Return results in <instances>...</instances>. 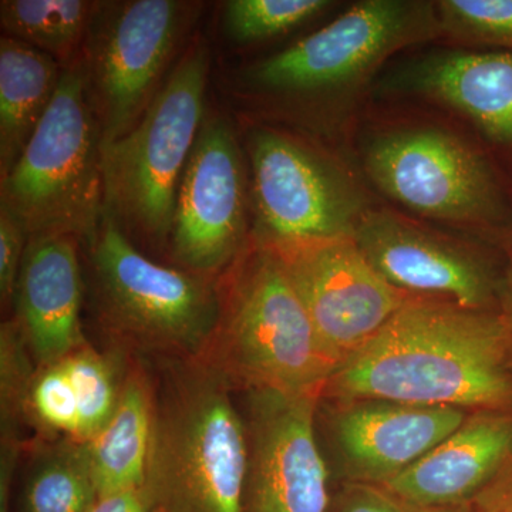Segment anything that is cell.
I'll list each match as a JSON object with an SVG mask.
<instances>
[{"mask_svg":"<svg viewBox=\"0 0 512 512\" xmlns=\"http://www.w3.org/2000/svg\"><path fill=\"white\" fill-rule=\"evenodd\" d=\"M511 460L512 409L476 410L383 487L414 508L468 504Z\"/></svg>","mask_w":512,"mask_h":512,"instance_id":"obj_17","label":"cell"},{"mask_svg":"<svg viewBox=\"0 0 512 512\" xmlns=\"http://www.w3.org/2000/svg\"><path fill=\"white\" fill-rule=\"evenodd\" d=\"M156 421V394L143 370L127 372L119 403L92 440L83 443L97 495L141 490Z\"/></svg>","mask_w":512,"mask_h":512,"instance_id":"obj_20","label":"cell"},{"mask_svg":"<svg viewBox=\"0 0 512 512\" xmlns=\"http://www.w3.org/2000/svg\"><path fill=\"white\" fill-rule=\"evenodd\" d=\"M79 238L29 237L15 298L16 319L36 366H46L86 345L82 330L83 281Z\"/></svg>","mask_w":512,"mask_h":512,"instance_id":"obj_16","label":"cell"},{"mask_svg":"<svg viewBox=\"0 0 512 512\" xmlns=\"http://www.w3.org/2000/svg\"><path fill=\"white\" fill-rule=\"evenodd\" d=\"M29 237H92L106 212L101 130L86 69L64 67L45 116L2 177V201Z\"/></svg>","mask_w":512,"mask_h":512,"instance_id":"obj_5","label":"cell"},{"mask_svg":"<svg viewBox=\"0 0 512 512\" xmlns=\"http://www.w3.org/2000/svg\"><path fill=\"white\" fill-rule=\"evenodd\" d=\"M467 410L394 400L335 402L332 433L349 483L386 485L446 440Z\"/></svg>","mask_w":512,"mask_h":512,"instance_id":"obj_15","label":"cell"},{"mask_svg":"<svg viewBox=\"0 0 512 512\" xmlns=\"http://www.w3.org/2000/svg\"><path fill=\"white\" fill-rule=\"evenodd\" d=\"M36 367L15 320L0 329V404H2V454H18V424L25 420V402Z\"/></svg>","mask_w":512,"mask_h":512,"instance_id":"obj_24","label":"cell"},{"mask_svg":"<svg viewBox=\"0 0 512 512\" xmlns=\"http://www.w3.org/2000/svg\"><path fill=\"white\" fill-rule=\"evenodd\" d=\"M414 512H474L471 503L450 505V507L414 508Z\"/></svg>","mask_w":512,"mask_h":512,"instance_id":"obj_32","label":"cell"},{"mask_svg":"<svg viewBox=\"0 0 512 512\" xmlns=\"http://www.w3.org/2000/svg\"><path fill=\"white\" fill-rule=\"evenodd\" d=\"M225 279L220 325L202 363L247 390L322 396L339 363L274 248L264 242Z\"/></svg>","mask_w":512,"mask_h":512,"instance_id":"obj_3","label":"cell"},{"mask_svg":"<svg viewBox=\"0 0 512 512\" xmlns=\"http://www.w3.org/2000/svg\"><path fill=\"white\" fill-rule=\"evenodd\" d=\"M474 512H512V460L471 501Z\"/></svg>","mask_w":512,"mask_h":512,"instance_id":"obj_29","label":"cell"},{"mask_svg":"<svg viewBox=\"0 0 512 512\" xmlns=\"http://www.w3.org/2000/svg\"><path fill=\"white\" fill-rule=\"evenodd\" d=\"M249 154L266 241L295 244L355 235L363 215L355 192L311 148L278 131L256 130Z\"/></svg>","mask_w":512,"mask_h":512,"instance_id":"obj_11","label":"cell"},{"mask_svg":"<svg viewBox=\"0 0 512 512\" xmlns=\"http://www.w3.org/2000/svg\"><path fill=\"white\" fill-rule=\"evenodd\" d=\"M187 22L184 2L103 3L90 29L86 70L101 147L124 136L143 116Z\"/></svg>","mask_w":512,"mask_h":512,"instance_id":"obj_8","label":"cell"},{"mask_svg":"<svg viewBox=\"0 0 512 512\" xmlns=\"http://www.w3.org/2000/svg\"><path fill=\"white\" fill-rule=\"evenodd\" d=\"M231 383L202 362L180 363L156 396L144 497L150 512H242L249 444Z\"/></svg>","mask_w":512,"mask_h":512,"instance_id":"obj_2","label":"cell"},{"mask_svg":"<svg viewBox=\"0 0 512 512\" xmlns=\"http://www.w3.org/2000/svg\"><path fill=\"white\" fill-rule=\"evenodd\" d=\"M439 23L460 39L512 52V0H443Z\"/></svg>","mask_w":512,"mask_h":512,"instance_id":"obj_26","label":"cell"},{"mask_svg":"<svg viewBox=\"0 0 512 512\" xmlns=\"http://www.w3.org/2000/svg\"><path fill=\"white\" fill-rule=\"evenodd\" d=\"M173 251L188 271L217 276L245 241L241 151L227 121L204 120L175 202Z\"/></svg>","mask_w":512,"mask_h":512,"instance_id":"obj_13","label":"cell"},{"mask_svg":"<svg viewBox=\"0 0 512 512\" xmlns=\"http://www.w3.org/2000/svg\"><path fill=\"white\" fill-rule=\"evenodd\" d=\"M208 53L194 45L158 89L140 120L101 147L106 212L117 224L163 241L202 123Z\"/></svg>","mask_w":512,"mask_h":512,"instance_id":"obj_6","label":"cell"},{"mask_svg":"<svg viewBox=\"0 0 512 512\" xmlns=\"http://www.w3.org/2000/svg\"><path fill=\"white\" fill-rule=\"evenodd\" d=\"M328 512H414L383 485L348 483Z\"/></svg>","mask_w":512,"mask_h":512,"instance_id":"obj_28","label":"cell"},{"mask_svg":"<svg viewBox=\"0 0 512 512\" xmlns=\"http://www.w3.org/2000/svg\"><path fill=\"white\" fill-rule=\"evenodd\" d=\"M330 5L326 0H231L225 26L237 42H259L289 32Z\"/></svg>","mask_w":512,"mask_h":512,"instance_id":"obj_25","label":"cell"},{"mask_svg":"<svg viewBox=\"0 0 512 512\" xmlns=\"http://www.w3.org/2000/svg\"><path fill=\"white\" fill-rule=\"evenodd\" d=\"M248 393L242 512H328L329 471L315 436L319 394Z\"/></svg>","mask_w":512,"mask_h":512,"instance_id":"obj_12","label":"cell"},{"mask_svg":"<svg viewBox=\"0 0 512 512\" xmlns=\"http://www.w3.org/2000/svg\"><path fill=\"white\" fill-rule=\"evenodd\" d=\"M397 87L460 111L512 158V52L430 56L404 70Z\"/></svg>","mask_w":512,"mask_h":512,"instance_id":"obj_19","label":"cell"},{"mask_svg":"<svg viewBox=\"0 0 512 512\" xmlns=\"http://www.w3.org/2000/svg\"><path fill=\"white\" fill-rule=\"evenodd\" d=\"M63 70L52 56L12 37L0 42V173L25 150L59 86Z\"/></svg>","mask_w":512,"mask_h":512,"instance_id":"obj_21","label":"cell"},{"mask_svg":"<svg viewBox=\"0 0 512 512\" xmlns=\"http://www.w3.org/2000/svg\"><path fill=\"white\" fill-rule=\"evenodd\" d=\"M271 245L339 367L412 299L377 274L353 237Z\"/></svg>","mask_w":512,"mask_h":512,"instance_id":"obj_10","label":"cell"},{"mask_svg":"<svg viewBox=\"0 0 512 512\" xmlns=\"http://www.w3.org/2000/svg\"><path fill=\"white\" fill-rule=\"evenodd\" d=\"M101 8L87 0H3L0 23L8 37L69 67Z\"/></svg>","mask_w":512,"mask_h":512,"instance_id":"obj_22","label":"cell"},{"mask_svg":"<svg viewBox=\"0 0 512 512\" xmlns=\"http://www.w3.org/2000/svg\"><path fill=\"white\" fill-rule=\"evenodd\" d=\"M97 498L83 443L59 439L37 448L22 491V512H86Z\"/></svg>","mask_w":512,"mask_h":512,"instance_id":"obj_23","label":"cell"},{"mask_svg":"<svg viewBox=\"0 0 512 512\" xmlns=\"http://www.w3.org/2000/svg\"><path fill=\"white\" fill-rule=\"evenodd\" d=\"M322 397L512 409L511 330L500 309L412 298L333 373Z\"/></svg>","mask_w":512,"mask_h":512,"instance_id":"obj_1","label":"cell"},{"mask_svg":"<svg viewBox=\"0 0 512 512\" xmlns=\"http://www.w3.org/2000/svg\"><path fill=\"white\" fill-rule=\"evenodd\" d=\"M500 311L507 320L508 328L512 333V242L507 271H505L503 282H501Z\"/></svg>","mask_w":512,"mask_h":512,"instance_id":"obj_31","label":"cell"},{"mask_svg":"<svg viewBox=\"0 0 512 512\" xmlns=\"http://www.w3.org/2000/svg\"><path fill=\"white\" fill-rule=\"evenodd\" d=\"M353 239L369 264L400 292L437 296L467 309L500 306L501 282L483 259L389 212H363Z\"/></svg>","mask_w":512,"mask_h":512,"instance_id":"obj_14","label":"cell"},{"mask_svg":"<svg viewBox=\"0 0 512 512\" xmlns=\"http://www.w3.org/2000/svg\"><path fill=\"white\" fill-rule=\"evenodd\" d=\"M87 241L101 319L111 335L178 363L202 362L220 325L221 282L151 261L109 212Z\"/></svg>","mask_w":512,"mask_h":512,"instance_id":"obj_4","label":"cell"},{"mask_svg":"<svg viewBox=\"0 0 512 512\" xmlns=\"http://www.w3.org/2000/svg\"><path fill=\"white\" fill-rule=\"evenodd\" d=\"M86 512H150V508L143 491L133 488V490L97 495L96 500Z\"/></svg>","mask_w":512,"mask_h":512,"instance_id":"obj_30","label":"cell"},{"mask_svg":"<svg viewBox=\"0 0 512 512\" xmlns=\"http://www.w3.org/2000/svg\"><path fill=\"white\" fill-rule=\"evenodd\" d=\"M29 235L22 222L0 204V296L2 303H12L18 284L20 265Z\"/></svg>","mask_w":512,"mask_h":512,"instance_id":"obj_27","label":"cell"},{"mask_svg":"<svg viewBox=\"0 0 512 512\" xmlns=\"http://www.w3.org/2000/svg\"><path fill=\"white\" fill-rule=\"evenodd\" d=\"M114 356L89 343L46 366H36L25 402V420L40 433L87 443L119 403L124 377Z\"/></svg>","mask_w":512,"mask_h":512,"instance_id":"obj_18","label":"cell"},{"mask_svg":"<svg viewBox=\"0 0 512 512\" xmlns=\"http://www.w3.org/2000/svg\"><path fill=\"white\" fill-rule=\"evenodd\" d=\"M366 170L384 194L423 217L512 231V198L493 164L444 131L384 134L367 148Z\"/></svg>","mask_w":512,"mask_h":512,"instance_id":"obj_7","label":"cell"},{"mask_svg":"<svg viewBox=\"0 0 512 512\" xmlns=\"http://www.w3.org/2000/svg\"><path fill=\"white\" fill-rule=\"evenodd\" d=\"M429 6L404 0L357 3L328 26L251 67L248 82L276 93H316L359 80L400 47L433 32Z\"/></svg>","mask_w":512,"mask_h":512,"instance_id":"obj_9","label":"cell"}]
</instances>
